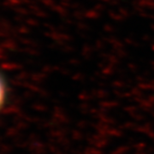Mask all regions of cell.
Listing matches in <instances>:
<instances>
[{"mask_svg":"<svg viewBox=\"0 0 154 154\" xmlns=\"http://www.w3.org/2000/svg\"><path fill=\"white\" fill-rule=\"evenodd\" d=\"M5 99V87L2 80L0 79V106L2 105Z\"/></svg>","mask_w":154,"mask_h":154,"instance_id":"cell-1","label":"cell"}]
</instances>
